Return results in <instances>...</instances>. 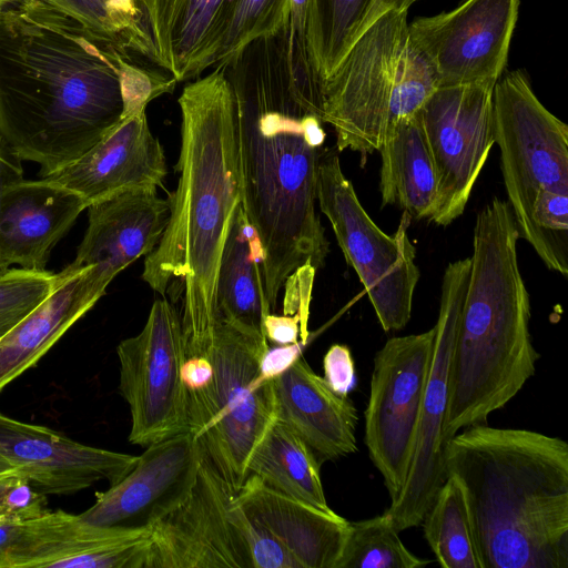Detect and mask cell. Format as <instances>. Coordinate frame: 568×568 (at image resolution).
<instances>
[{
	"label": "cell",
	"mask_w": 568,
	"mask_h": 568,
	"mask_svg": "<svg viewBox=\"0 0 568 568\" xmlns=\"http://www.w3.org/2000/svg\"><path fill=\"white\" fill-rule=\"evenodd\" d=\"M219 64L234 97L241 205L264 250L272 313L286 278L323 267L329 250L316 211L323 83L306 55L291 52L290 21Z\"/></svg>",
	"instance_id": "cell-1"
},
{
	"label": "cell",
	"mask_w": 568,
	"mask_h": 568,
	"mask_svg": "<svg viewBox=\"0 0 568 568\" xmlns=\"http://www.w3.org/2000/svg\"><path fill=\"white\" fill-rule=\"evenodd\" d=\"M129 51L41 0L0 16V134L47 176L121 119L120 67Z\"/></svg>",
	"instance_id": "cell-2"
},
{
	"label": "cell",
	"mask_w": 568,
	"mask_h": 568,
	"mask_svg": "<svg viewBox=\"0 0 568 568\" xmlns=\"http://www.w3.org/2000/svg\"><path fill=\"white\" fill-rule=\"evenodd\" d=\"M179 105V183L142 278L162 297L170 284H182L184 353L191 357L206 355L212 345L221 255L241 204L236 110L224 67L187 82Z\"/></svg>",
	"instance_id": "cell-3"
},
{
	"label": "cell",
	"mask_w": 568,
	"mask_h": 568,
	"mask_svg": "<svg viewBox=\"0 0 568 568\" xmlns=\"http://www.w3.org/2000/svg\"><path fill=\"white\" fill-rule=\"evenodd\" d=\"M463 485L481 568H568V444L477 424L444 447Z\"/></svg>",
	"instance_id": "cell-4"
},
{
	"label": "cell",
	"mask_w": 568,
	"mask_h": 568,
	"mask_svg": "<svg viewBox=\"0 0 568 568\" xmlns=\"http://www.w3.org/2000/svg\"><path fill=\"white\" fill-rule=\"evenodd\" d=\"M519 234L507 201L477 215L467 291L450 361L445 442L487 422L536 372L530 300L518 265Z\"/></svg>",
	"instance_id": "cell-5"
},
{
	"label": "cell",
	"mask_w": 568,
	"mask_h": 568,
	"mask_svg": "<svg viewBox=\"0 0 568 568\" xmlns=\"http://www.w3.org/2000/svg\"><path fill=\"white\" fill-rule=\"evenodd\" d=\"M407 12L393 10L375 21L323 82V123L333 126L338 151L358 152L363 161L438 88L410 39Z\"/></svg>",
	"instance_id": "cell-6"
},
{
	"label": "cell",
	"mask_w": 568,
	"mask_h": 568,
	"mask_svg": "<svg viewBox=\"0 0 568 568\" xmlns=\"http://www.w3.org/2000/svg\"><path fill=\"white\" fill-rule=\"evenodd\" d=\"M268 346L262 333L219 318L209 351L213 377L185 390L187 433L235 494L254 447L276 419L273 381L260 375Z\"/></svg>",
	"instance_id": "cell-7"
},
{
	"label": "cell",
	"mask_w": 568,
	"mask_h": 568,
	"mask_svg": "<svg viewBox=\"0 0 568 568\" xmlns=\"http://www.w3.org/2000/svg\"><path fill=\"white\" fill-rule=\"evenodd\" d=\"M317 203L366 290L382 328L403 329L410 320L419 278L416 250L408 236L412 217L403 212L395 233L383 232L361 204L334 150H325L320 160Z\"/></svg>",
	"instance_id": "cell-8"
},
{
	"label": "cell",
	"mask_w": 568,
	"mask_h": 568,
	"mask_svg": "<svg viewBox=\"0 0 568 568\" xmlns=\"http://www.w3.org/2000/svg\"><path fill=\"white\" fill-rule=\"evenodd\" d=\"M493 115L507 202L523 239L536 202L568 193V126L539 101L521 70L497 81Z\"/></svg>",
	"instance_id": "cell-9"
},
{
	"label": "cell",
	"mask_w": 568,
	"mask_h": 568,
	"mask_svg": "<svg viewBox=\"0 0 568 568\" xmlns=\"http://www.w3.org/2000/svg\"><path fill=\"white\" fill-rule=\"evenodd\" d=\"M119 392L131 414V444L148 447L187 433L181 316L165 297L154 301L142 331L116 346Z\"/></svg>",
	"instance_id": "cell-10"
},
{
	"label": "cell",
	"mask_w": 568,
	"mask_h": 568,
	"mask_svg": "<svg viewBox=\"0 0 568 568\" xmlns=\"http://www.w3.org/2000/svg\"><path fill=\"white\" fill-rule=\"evenodd\" d=\"M435 327L386 341L375 354L365 409V445L390 501L400 494L415 447Z\"/></svg>",
	"instance_id": "cell-11"
},
{
	"label": "cell",
	"mask_w": 568,
	"mask_h": 568,
	"mask_svg": "<svg viewBox=\"0 0 568 568\" xmlns=\"http://www.w3.org/2000/svg\"><path fill=\"white\" fill-rule=\"evenodd\" d=\"M470 258L444 271L432 362L423 394L412 463L400 494L384 514L400 532L419 526L446 478L444 422L449 397L450 361L467 291Z\"/></svg>",
	"instance_id": "cell-12"
},
{
	"label": "cell",
	"mask_w": 568,
	"mask_h": 568,
	"mask_svg": "<svg viewBox=\"0 0 568 568\" xmlns=\"http://www.w3.org/2000/svg\"><path fill=\"white\" fill-rule=\"evenodd\" d=\"M496 83L438 87L419 111L437 174V204L429 220L437 225L447 226L464 213L495 143Z\"/></svg>",
	"instance_id": "cell-13"
},
{
	"label": "cell",
	"mask_w": 568,
	"mask_h": 568,
	"mask_svg": "<svg viewBox=\"0 0 568 568\" xmlns=\"http://www.w3.org/2000/svg\"><path fill=\"white\" fill-rule=\"evenodd\" d=\"M234 496L201 452L190 491L149 530L145 568H252Z\"/></svg>",
	"instance_id": "cell-14"
},
{
	"label": "cell",
	"mask_w": 568,
	"mask_h": 568,
	"mask_svg": "<svg viewBox=\"0 0 568 568\" xmlns=\"http://www.w3.org/2000/svg\"><path fill=\"white\" fill-rule=\"evenodd\" d=\"M520 0H465L448 12L408 23L410 39L438 87L497 82L504 72Z\"/></svg>",
	"instance_id": "cell-15"
},
{
	"label": "cell",
	"mask_w": 568,
	"mask_h": 568,
	"mask_svg": "<svg viewBox=\"0 0 568 568\" xmlns=\"http://www.w3.org/2000/svg\"><path fill=\"white\" fill-rule=\"evenodd\" d=\"M200 457L190 433L152 444L134 467L108 490L98 493L94 504L79 517L98 527L149 531L187 495Z\"/></svg>",
	"instance_id": "cell-16"
},
{
	"label": "cell",
	"mask_w": 568,
	"mask_h": 568,
	"mask_svg": "<svg viewBox=\"0 0 568 568\" xmlns=\"http://www.w3.org/2000/svg\"><path fill=\"white\" fill-rule=\"evenodd\" d=\"M0 455L44 495H70L98 481L121 480L138 457L75 442L51 428L0 413Z\"/></svg>",
	"instance_id": "cell-17"
},
{
	"label": "cell",
	"mask_w": 568,
	"mask_h": 568,
	"mask_svg": "<svg viewBox=\"0 0 568 568\" xmlns=\"http://www.w3.org/2000/svg\"><path fill=\"white\" fill-rule=\"evenodd\" d=\"M87 210L88 227L69 265L87 271L93 293L101 298L121 271L154 250L169 222L170 201L154 189H139Z\"/></svg>",
	"instance_id": "cell-18"
},
{
	"label": "cell",
	"mask_w": 568,
	"mask_h": 568,
	"mask_svg": "<svg viewBox=\"0 0 568 568\" xmlns=\"http://www.w3.org/2000/svg\"><path fill=\"white\" fill-rule=\"evenodd\" d=\"M166 173L163 146L143 111L121 119L80 158L43 178L74 192L89 206L126 191L164 187Z\"/></svg>",
	"instance_id": "cell-19"
},
{
	"label": "cell",
	"mask_w": 568,
	"mask_h": 568,
	"mask_svg": "<svg viewBox=\"0 0 568 568\" xmlns=\"http://www.w3.org/2000/svg\"><path fill=\"white\" fill-rule=\"evenodd\" d=\"M87 203L51 182L24 180L8 184L0 197V262L45 271L52 248L67 234Z\"/></svg>",
	"instance_id": "cell-20"
},
{
	"label": "cell",
	"mask_w": 568,
	"mask_h": 568,
	"mask_svg": "<svg viewBox=\"0 0 568 568\" xmlns=\"http://www.w3.org/2000/svg\"><path fill=\"white\" fill-rule=\"evenodd\" d=\"M235 0H140L153 62L178 82L213 68Z\"/></svg>",
	"instance_id": "cell-21"
},
{
	"label": "cell",
	"mask_w": 568,
	"mask_h": 568,
	"mask_svg": "<svg viewBox=\"0 0 568 568\" xmlns=\"http://www.w3.org/2000/svg\"><path fill=\"white\" fill-rule=\"evenodd\" d=\"M276 419L288 426L322 464L357 450V410L300 357L273 381Z\"/></svg>",
	"instance_id": "cell-22"
},
{
	"label": "cell",
	"mask_w": 568,
	"mask_h": 568,
	"mask_svg": "<svg viewBox=\"0 0 568 568\" xmlns=\"http://www.w3.org/2000/svg\"><path fill=\"white\" fill-rule=\"evenodd\" d=\"M233 500L288 550L300 568H336L349 521L335 511L276 491L253 474Z\"/></svg>",
	"instance_id": "cell-23"
},
{
	"label": "cell",
	"mask_w": 568,
	"mask_h": 568,
	"mask_svg": "<svg viewBox=\"0 0 568 568\" xmlns=\"http://www.w3.org/2000/svg\"><path fill=\"white\" fill-rule=\"evenodd\" d=\"M54 291L0 338V392L19 377L100 300L87 271L65 266Z\"/></svg>",
	"instance_id": "cell-24"
},
{
	"label": "cell",
	"mask_w": 568,
	"mask_h": 568,
	"mask_svg": "<svg viewBox=\"0 0 568 568\" xmlns=\"http://www.w3.org/2000/svg\"><path fill=\"white\" fill-rule=\"evenodd\" d=\"M149 531L98 527L63 510L0 525V568L53 567L59 560Z\"/></svg>",
	"instance_id": "cell-25"
},
{
	"label": "cell",
	"mask_w": 568,
	"mask_h": 568,
	"mask_svg": "<svg viewBox=\"0 0 568 568\" xmlns=\"http://www.w3.org/2000/svg\"><path fill=\"white\" fill-rule=\"evenodd\" d=\"M264 250L240 204L221 255L216 307L219 318L263 333L271 308L265 295Z\"/></svg>",
	"instance_id": "cell-26"
},
{
	"label": "cell",
	"mask_w": 568,
	"mask_h": 568,
	"mask_svg": "<svg viewBox=\"0 0 568 568\" xmlns=\"http://www.w3.org/2000/svg\"><path fill=\"white\" fill-rule=\"evenodd\" d=\"M377 151L383 205L399 206L412 220H430L438 182L419 113L387 132Z\"/></svg>",
	"instance_id": "cell-27"
},
{
	"label": "cell",
	"mask_w": 568,
	"mask_h": 568,
	"mask_svg": "<svg viewBox=\"0 0 568 568\" xmlns=\"http://www.w3.org/2000/svg\"><path fill=\"white\" fill-rule=\"evenodd\" d=\"M418 0H308L306 44L322 83L356 40L381 17L408 11Z\"/></svg>",
	"instance_id": "cell-28"
},
{
	"label": "cell",
	"mask_w": 568,
	"mask_h": 568,
	"mask_svg": "<svg viewBox=\"0 0 568 568\" xmlns=\"http://www.w3.org/2000/svg\"><path fill=\"white\" fill-rule=\"evenodd\" d=\"M320 468L313 450L288 426L275 419L254 447L247 475L257 476L276 491L333 511L326 501Z\"/></svg>",
	"instance_id": "cell-29"
},
{
	"label": "cell",
	"mask_w": 568,
	"mask_h": 568,
	"mask_svg": "<svg viewBox=\"0 0 568 568\" xmlns=\"http://www.w3.org/2000/svg\"><path fill=\"white\" fill-rule=\"evenodd\" d=\"M422 524L425 538L442 567L481 568L465 491L455 475H446Z\"/></svg>",
	"instance_id": "cell-30"
},
{
	"label": "cell",
	"mask_w": 568,
	"mask_h": 568,
	"mask_svg": "<svg viewBox=\"0 0 568 568\" xmlns=\"http://www.w3.org/2000/svg\"><path fill=\"white\" fill-rule=\"evenodd\" d=\"M85 28L153 60V43L139 0H41Z\"/></svg>",
	"instance_id": "cell-31"
},
{
	"label": "cell",
	"mask_w": 568,
	"mask_h": 568,
	"mask_svg": "<svg viewBox=\"0 0 568 568\" xmlns=\"http://www.w3.org/2000/svg\"><path fill=\"white\" fill-rule=\"evenodd\" d=\"M383 513L349 523L336 568H418L430 560L410 552Z\"/></svg>",
	"instance_id": "cell-32"
},
{
	"label": "cell",
	"mask_w": 568,
	"mask_h": 568,
	"mask_svg": "<svg viewBox=\"0 0 568 568\" xmlns=\"http://www.w3.org/2000/svg\"><path fill=\"white\" fill-rule=\"evenodd\" d=\"M288 21V0H235L216 64L253 40L277 32Z\"/></svg>",
	"instance_id": "cell-33"
},
{
	"label": "cell",
	"mask_w": 568,
	"mask_h": 568,
	"mask_svg": "<svg viewBox=\"0 0 568 568\" xmlns=\"http://www.w3.org/2000/svg\"><path fill=\"white\" fill-rule=\"evenodd\" d=\"M60 272L10 267L0 274V338L54 291Z\"/></svg>",
	"instance_id": "cell-34"
},
{
	"label": "cell",
	"mask_w": 568,
	"mask_h": 568,
	"mask_svg": "<svg viewBox=\"0 0 568 568\" xmlns=\"http://www.w3.org/2000/svg\"><path fill=\"white\" fill-rule=\"evenodd\" d=\"M178 81L166 71H158L133 62L130 54L120 67V85L123 101L122 119L146 110L155 98L171 93Z\"/></svg>",
	"instance_id": "cell-35"
},
{
	"label": "cell",
	"mask_w": 568,
	"mask_h": 568,
	"mask_svg": "<svg viewBox=\"0 0 568 568\" xmlns=\"http://www.w3.org/2000/svg\"><path fill=\"white\" fill-rule=\"evenodd\" d=\"M231 511L245 541L252 568H300L288 550L262 525L245 514L233 499Z\"/></svg>",
	"instance_id": "cell-36"
},
{
	"label": "cell",
	"mask_w": 568,
	"mask_h": 568,
	"mask_svg": "<svg viewBox=\"0 0 568 568\" xmlns=\"http://www.w3.org/2000/svg\"><path fill=\"white\" fill-rule=\"evenodd\" d=\"M148 534L121 539L87 554L59 560L54 568H145Z\"/></svg>",
	"instance_id": "cell-37"
},
{
	"label": "cell",
	"mask_w": 568,
	"mask_h": 568,
	"mask_svg": "<svg viewBox=\"0 0 568 568\" xmlns=\"http://www.w3.org/2000/svg\"><path fill=\"white\" fill-rule=\"evenodd\" d=\"M45 495L19 474L0 478V525L38 517L48 511Z\"/></svg>",
	"instance_id": "cell-38"
},
{
	"label": "cell",
	"mask_w": 568,
	"mask_h": 568,
	"mask_svg": "<svg viewBox=\"0 0 568 568\" xmlns=\"http://www.w3.org/2000/svg\"><path fill=\"white\" fill-rule=\"evenodd\" d=\"M324 379L338 395L348 396L356 383L355 365L346 345H332L323 358Z\"/></svg>",
	"instance_id": "cell-39"
},
{
	"label": "cell",
	"mask_w": 568,
	"mask_h": 568,
	"mask_svg": "<svg viewBox=\"0 0 568 568\" xmlns=\"http://www.w3.org/2000/svg\"><path fill=\"white\" fill-rule=\"evenodd\" d=\"M263 333L268 343L274 345H291L300 342L302 336V321L294 315H275L270 313L263 322Z\"/></svg>",
	"instance_id": "cell-40"
},
{
	"label": "cell",
	"mask_w": 568,
	"mask_h": 568,
	"mask_svg": "<svg viewBox=\"0 0 568 568\" xmlns=\"http://www.w3.org/2000/svg\"><path fill=\"white\" fill-rule=\"evenodd\" d=\"M303 346L305 344L301 341L291 345L268 346L260 363V375L274 381L301 357Z\"/></svg>",
	"instance_id": "cell-41"
},
{
	"label": "cell",
	"mask_w": 568,
	"mask_h": 568,
	"mask_svg": "<svg viewBox=\"0 0 568 568\" xmlns=\"http://www.w3.org/2000/svg\"><path fill=\"white\" fill-rule=\"evenodd\" d=\"M22 173L23 171L21 166V160L10 149L8 143L0 134V197L3 189L8 184L23 178ZM6 271L0 262V274Z\"/></svg>",
	"instance_id": "cell-42"
},
{
	"label": "cell",
	"mask_w": 568,
	"mask_h": 568,
	"mask_svg": "<svg viewBox=\"0 0 568 568\" xmlns=\"http://www.w3.org/2000/svg\"><path fill=\"white\" fill-rule=\"evenodd\" d=\"M290 1V27L298 36L306 39V17L308 0Z\"/></svg>",
	"instance_id": "cell-43"
},
{
	"label": "cell",
	"mask_w": 568,
	"mask_h": 568,
	"mask_svg": "<svg viewBox=\"0 0 568 568\" xmlns=\"http://www.w3.org/2000/svg\"><path fill=\"white\" fill-rule=\"evenodd\" d=\"M19 473L21 474L20 469L17 466H14L7 458L0 455V478Z\"/></svg>",
	"instance_id": "cell-44"
},
{
	"label": "cell",
	"mask_w": 568,
	"mask_h": 568,
	"mask_svg": "<svg viewBox=\"0 0 568 568\" xmlns=\"http://www.w3.org/2000/svg\"><path fill=\"white\" fill-rule=\"evenodd\" d=\"M18 1H21V0H0V7L7 8L8 6H10L14 2H18Z\"/></svg>",
	"instance_id": "cell-45"
},
{
	"label": "cell",
	"mask_w": 568,
	"mask_h": 568,
	"mask_svg": "<svg viewBox=\"0 0 568 568\" xmlns=\"http://www.w3.org/2000/svg\"><path fill=\"white\" fill-rule=\"evenodd\" d=\"M4 9H6V8H0V16H1V13L3 12V10H4Z\"/></svg>",
	"instance_id": "cell-46"
}]
</instances>
